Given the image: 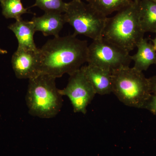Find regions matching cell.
I'll use <instances>...</instances> for the list:
<instances>
[{
    "instance_id": "obj_12",
    "label": "cell",
    "mask_w": 156,
    "mask_h": 156,
    "mask_svg": "<svg viewBox=\"0 0 156 156\" xmlns=\"http://www.w3.org/2000/svg\"><path fill=\"white\" fill-rule=\"evenodd\" d=\"M137 52L131 56L134 62V68L143 72L147 70L151 66L156 65V50L148 39L143 38L137 44Z\"/></svg>"
},
{
    "instance_id": "obj_18",
    "label": "cell",
    "mask_w": 156,
    "mask_h": 156,
    "mask_svg": "<svg viewBox=\"0 0 156 156\" xmlns=\"http://www.w3.org/2000/svg\"><path fill=\"white\" fill-rule=\"evenodd\" d=\"M151 92L152 94H156V75L149 78Z\"/></svg>"
},
{
    "instance_id": "obj_10",
    "label": "cell",
    "mask_w": 156,
    "mask_h": 156,
    "mask_svg": "<svg viewBox=\"0 0 156 156\" xmlns=\"http://www.w3.org/2000/svg\"><path fill=\"white\" fill-rule=\"evenodd\" d=\"M33 23L36 31L42 33L45 36H59L58 34L66 23L64 15L56 12H45L40 17H34Z\"/></svg>"
},
{
    "instance_id": "obj_23",
    "label": "cell",
    "mask_w": 156,
    "mask_h": 156,
    "mask_svg": "<svg viewBox=\"0 0 156 156\" xmlns=\"http://www.w3.org/2000/svg\"><path fill=\"white\" fill-rule=\"evenodd\" d=\"M3 1V0H0V2H2Z\"/></svg>"
},
{
    "instance_id": "obj_15",
    "label": "cell",
    "mask_w": 156,
    "mask_h": 156,
    "mask_svg": "<svg viewBox=\"0 0 156 156\" xmlns=\"http://www.w3.org/2000/svg\"><path fill=\"white\" fill-rule=\"evenodd\" d=\"M2 13L6 18H14L16 20L21 19L23 14L29 13L28 9L24 8L21 0H3L1 2Z\"/></svg>"
},
{
    "instance_id": "obj_19",
    "label": "cell",
    "mask_w": 156,
    "mask_h": 156,
    "mask_svg": "<svg viewBox=\"0 0 156 156\" xmlns=\"http://www.w3.org/2000/svg\"><path fill=\"white\" fill-rule=\"evenodd\" d=\"M156 36L153 39H151V41L152 42L153 44L154 47L155 49L156 50Z\"/></svg>"
},
{
    "instance_id": "obj_3",
    "label": "cell",
    "mask_w": 156,
    "mask_h": 156,
    "mask_svg": "<svg viewBox=\"0 0 156 156\" xmlns=\"http://www.w3.org/2000/svg\"><path fill=\"white\" fill-rule=\"evenodd\" d=\"M56 80L44 74L29 80L25 100L30 114L45 119L54 118L58 114L63 99L56 87Z\"/></svg>"
},
{
    "instance_id": "obj_24",
    "label": "cell",
    "mask_w": 156,
    "mask_h": 156,
    "mask_svg": "<svg viewBox=\"0 0 156 156\" xmlns=\"http://www.w3.org/2000/svg\"><path fill=\"white\" fill-rule=\"evenodd\" d=\"M76 1H80V0H76Z\"/></svg>"
},
{
    "instance_id": "obj_13",
    "label": "cell",
    "mask_w": 156,
    "mask_h": 156,
    "mask_svg": "<svg viewBox=\"0 0 156 156\" xmlns=\"http://www.w3.org/2000/svg\"><path fill=\"white\" fill-rule=\"evenodd\" d=\"M138 14L141 29L144 33H156V3L152 0H140Z\"/></svg>"
},
{
    "instance_id": "obj_6",
    "label": "cell",
    "mask_w": 156,
    "mask_h": 156,
    "mask_svg": "<svg viewBox=\"0 0 156 156\" xmlns=\"http://www.w3.org/2000/svg\"><path fill=\"white\" fill-rule=\"evenodd\" d=\"M132 61L129 53L101 37L88 46L87 62L112 73L129 66Z\"/></svg>"
},
{
    "instance_id": "obj_11",
    "label": "cell",
    "mask_w": 156,
    "mask_h": 156,
    "mask_svg": "<svg viewBox=\"0 0 156 156\" xmlns=\"http://www.w3.org/2000/svg\"><path fill=\"white\" fill-rule=\"evenodd\" d=\"M9 28L15 34L18 41L17 48L38 52L34 41L35 33L34 26L31 20H23L21 18L9 25Z\"/></svg>"
},
{
    "instance_id": "obj_1",
    "label": "cell",
    "mask_w": 156,
    "mask_h": 156,
    "mask_svg": "<svg viewBox=\"0 0 156 156\" xmlns=\"http://www.w3.org/2000/svg\"><path fill=\"white\" fill-rule=\"evenodd\" d=\"M88 46L74 34L48 40L40 49V74L56 79L71 75L87 62Z\"/></svg>"
},
{
    "instance_id": "obj_8",
    "label": "cell",
    "mask_w": 156,
    "mask_h": 156,
    "mask_svg": "<svg viewBox=\"0 0 156 156\" xmlns=\"http://www.w3.org/2000/svg\"><path fill=\"white\" fill-rule=\"evenodd\" d=\"M11 63L18 79L35 77L40 74V50L35 52L17 48L12 56Z\"/></svg>"
},
{
    "instance_id": "obj_17",
    "label": "cell",
    "mask_w": 156,
    "mask_h": 156,
    "mask_svg": "<svg viewBox=\"0 0 156 156\" xmlns=\"http://www.w3.org/2000/svg\"><path fill=\"white\" fill-rule=\"evenodd\" d=\"M144 108L156 116V94H151L146 103Z\"/></svg>"
},
{
    "instance_id": "obj_2",
    "label": "cell",
    "mask_w": 156,
    "mask_h": 156,
    "mask_svg": "<svg viewBox=\"0 0 156 156\" xmlns=\"http://www.w3.org/2000/svg\"><path fill=\"white\" fill-rule=\"evenodd\" d=\"M140 22L138 4L134 2L107 18L102 37L128 53L144 38Z\"/></svg>"
},
{
    "instance_id": "obj_9",
    "label": "cell",
    "mask_w": 156,
    "mask_h": 156,
    "mask_svg": "<svg viewBox=\"0 0 156 156\" xmlns=\"http://www.w3.org/2000/svg\"><path fill=\"white\" fill-rule=\"evenodd\" d=\"M82 68L96 94L105 95L112 92L111 72L90 64Z\"/></svg>"
},
{
    "instance_id": "obj_7",
    "label": "cell",
    "mask_w": 156,
    "mask_h": 156,
    "mask_svg": "<svg viewBox=\"0 0 156 156\" xmlns=\"http://www.w3.org/2000/svg\"><path fill=\"white\" fill-rule=\"evenodd\" d=\"M69 76L67 86L59 89V93L69 98L75 113L86 114L96 93L82 67Z\"/></svg>"
},
{
    "instance_id": "obj_22",
    "label": "cell",
    "mask_w": 156,
    "mask_h": 156,
    "mask_svg": "<svg viewBox=\"0 0 156 156\" xmlns=\"http://www.w3.org/2000/svg\"><path fill=\"white\" fill-rule=\"evenodd\" d=\"M152 1H154V2L156 3V0H152Z\"/></svg>"
},
{
    "instance_id": "obj_20",
    "label": "cell",
    "mask_w": 156,
    "mask_h": 156,
    "mask_svg": "<svg viewBox=\"0 0 156 156\" xmlns=\"http://www.w3.org/2000/svg\"><path fill=\"white\" fill-rule=\"evenodd\" d=\"M7 50H3V49H0V54H5L7 53Z\"/></svg>"
},
{
    "instance_id": "obj_16",
    "label": "cell",
    "mask_w": 156,
    "mask_h": 156,
    "mask_svg": "<svg viewBox=\"0 0 156 156\" xmlns=\"http://www.w3.org/2000/svg\"><path fill=\"white\" fill-rule=\"evenodd\" d=\"M67 3L63 0H36L32 7H38L45 12H56L64 13Z\"/></svg>"
},
{
    "instance_id": "obj_5",
    "label": "cell",
    "mask_w": 156,
    "mask_h": 156,
    "mask_svg": "<svg viewBox=\"0 0 156 156\" xmlns=\"http://www.w3.org/2000/svg\"><path fill=\"white\" fill-rule=\"evenodd\" d=\"M63 15L66 23L73 28L75 35H82L93 40L102 37L107 17L88 3L72 0L67 3Z\"/></svg>"
},
{
    "instance_id": "obj_14",
    "label": "cell",
    "mask_w": 156,
    "mask_h": 156,
    "mask_svg": "<svg viewBox=\"0 0 156 156\" xmlns=\"http://www.w3.org/2000/svg\"><path fill=\"white\" fill-rule=\"evenodd\" d=\"M88 4L104 16L108 17L114 12L128 7L133 0H87Z\"/></svg>"
},
{
    "instance_id": "obj_4",
    "label": "cell",
    "mask_w": 156,
    "mask_h": 156,
    "mask_svg": "<svg viewBox=\"0 0 156 156\" xmlns=\"http://www.w3.org/2000/svg\"><path fill=\"white\" fill-rule=\"evenodd\" d=\"M112 93L120 101L131 107L144 108L152 93L148 79L143 72L129 66L112 73Z\"/></svg>"
},
{
    "instance_id": "obj_21",
    "label": "cell",
    "mask_w": 156,
    "mask_h": 156,
    "mask_svg": "<svg viewBox=\"0 0 156 156\" xmlns=\"http://www.w3.org/2000/svg\"><path fill=\"white\" fill-rule=\"evenodd\" d=\"M134 2L136 3V4H138V2H139L140 0H133Z\"/></svg>"
}]
</instances>
